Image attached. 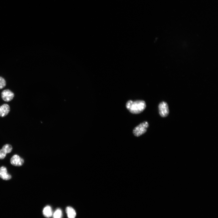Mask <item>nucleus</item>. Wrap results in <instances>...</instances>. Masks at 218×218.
<instances>
[{"label":"nucleus","instance_id":"9b49d317","mask_svg":"<svg viewBox=\"0 0 218 218\" xmlns=\"http://www.w3.org/2000/svg\"><path fill=\"white\" fill-rule=\"evenodd\" d=\"M12 146L9 144L5 145L2 148L6 154L10 153L12 151Z\"/></svg>","mask_w":218,"mask_h":218},{"label":"nucleus","instance_id":"6e6552de","mask_svg":"<svg viewBox=\"0 0 218 218\" xmlns=\"http://www.w3.org/2000/svg\"><path fill=\"white\" fill-rule=\"evenodd\" d=\"M66 213L68 218H75L76 213L74 210L71 206H68L66 209Z\"/></svg>","mask_w":218,"mask_h":218},{"label":"nucleus","instance_id":"39448f33","mask_svg":"<svg viewBox=\"0 0 218 218\" xmlns=\"http://www.w3.org/2000/svg\"><path fill=\"white\" fill-rule=\"evenodd\" d=\"M11 163L13 165L16 166H21L24 162V160L18 155H15L11 159Z\"/></svg>","mask_w":218,"mask_h":218},{"label":"nucleus","instance_id":"0eeeda50","mask_svg":"<svg viewBox=\"0 0 218 218\" xmlns=\"http://www.w3.org/2000/svg\"><path fill=\"white\" fill-rule=\"evenodd\" d=\"M10 111L9 105L7 104H4L0 106V117H4L6 116Z\"/></svg>","mask_w":218,"mask_h":218},{"label":"nucleus","instance_id":"ddd939ff","mask_svg":"<svg viewBox=\"0 0 218 218\" xmlns=\"http://www.w3.org/2000/svg\"><path fill=\"white\" fill-rule=\"evenodd\" d=\"M6 153L2 149L0 150V159H3L5 157Z\"/></svg>","mask_w":218,"mask_h":218},{"label":"nucleus","instance_id":"7ed1b4c3","mask_svg":"<svg viewBox=\"0 0 218 218\" xmlns=\"http://www.w3.org/2000/svg\"><path fill=\"white\" fill-rule=\"evenodd\" d=\"M159 112L160 115L162 117H165L169 114V110L168 105L165 101L161 102L158 105Z\"/></svg>","mask_w":218,"mask_h":218},{"label":"nucleus","instance_id":"9d476101","mask_svg":"<svg viewBox=\"0 0 218 218\" xmlns=\"http://www.w3.org/2000/svg\"><path fill=\"white\" fill-rule=\"evenodd\" d=\"M62 216V212L61 209H57L54 212L53 214V218H61Z\"/></svg>","mask_w":218,"mask_h":218},{"label":"nucleus","instance_id":"f03ea898","mask_svg":"<svg viewBox=\"0 0 218 218\" xmlns=\"http://www.w3.org/2000/svg\"><path fill=\"white\" fill-rule=\"evenodd\" d=\"M149 124L147 122L144 121L135 127L133 130V133L134 135L139 137L145 133L147 128L149 127Z\"/></svg>","mask_w":218,"mask_h":218},{"label":"nucleus","instance_id":"f257e3e1","mask_svg":"<svg viewBox=\"0 0 218 218\" xmlns=\"http://www.w3.org/2000/svg\"><path fill=\"white\" fill-rule=\"evenodd\" d=\"M126 108L131 113L138 114L142 112L146 107V103L143 100L128 101L126 104Z\"/></svg>","mask_w":218,"mask_h":218},{"label":"nucleus","instance_id":"423d86ee","mask_svg":"<svg viewBox=\"0 0 218 218\" xmlns=\"http://www.w3.org/2000/svg\"><path fill=\"white\" fill-rule=\"evenodd\" d=\"M0 177L5 180H9L12 177L11 176L7 173V169L5 167L0 168Z\"/></svg>","mask_w":218,"mask_h":218},{"label":"nucleus","instance_id":"f8f14e48","mask_svg":"<svg viewBox=\"0 0 218 218\" xmlns=\"http://www.w3.org/2000/svg\"><path fill=\"white\" fill-rule=\"evenodd\" d=\"M5 80L3 78L0 77V89L4 88L6 85Z\"/></svg>","mask_w":218,"mask_h":218},{"label":"nucleus","instance_id":"20e7f679","mask_svg":"<svg viewBox=\"0 0 218 218\" xmlns=\"http://www.w3.org/2000/svg\"><path fill=\"white\" fill-rule=\"evenodd\" d=\"M2 99L6 102L11 101L14 96V94L10 90L6 89L3 91L1 94Z\"/></svg>","mask_w":218,"mask_h":218},{"label":"nucleus","instance_id":"1a4fd4ad","mask_svg":"<svg viewBox=\"0 0 218 218\" xmlns=\"http://www.w3.org/2000/svg\"><path fill=\"white\" fill-rule=\"evenodd\" d=\"M43 213L46 217L49 218L52 215V211L51 207L49 206H46L43 209Z\"/></svg>","mask_w":218,"mask_h":218}]
</instances>
